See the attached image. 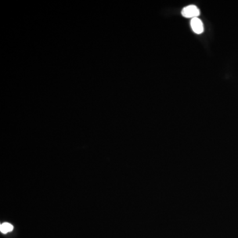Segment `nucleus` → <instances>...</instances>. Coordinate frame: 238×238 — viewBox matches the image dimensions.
<instances>
[{
	"mask_svg": "<svg viewBox=\"0 0 238 238\" xmlns=\"http://www.w3.org/2000/svg\"><path fill=\"white\" fill-rule=\"evenodd\" d=\"M181 14L183 17L186 18L193 19L200 15V10L194 5H190L182 9Z\"/></svg>",
	"mask_w": 238,
	"mask_h": 238,
	"instance_id": "nucleus-1",
	"label": "nucleus"
},
{
	"mask_svg": "<svg viewBox=\"0 0 238 238\" xmlns=\"http://www.w3.org/2000/svg\"><path fill=\"white\" fill-rule=\"evenodd\" d=\"M190 26L196 34H201L204 31V26L202 21L198 17L193 18L190 21Z\"/></svg>",
	"mask_w": 238,
	"mask_h": 238,
	"instance_id": "nucleus-2",
	"label": "nucleus"
},
{
	"mask_svg": "<svg viewBox=\"0 0 238 238\" xmlns=\"http://www.w3.org/2000/svg\"><path fill=\"white\" fill-rule=\"evenodd\" d=\"M13 230V226L12 224L7 222L3 223L0 226V231L3 234H7L8 232H10Z\"/></svg>",
	"mask_w": 238,
	"mask_h": 238,
	"instance_id": "nucleus-3",
	"label": "nucleus"
}]
</instances>
